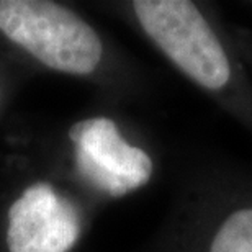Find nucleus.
I'll use <instances>...</instances> for the list:
<instances>
[{
	"mask_svg": "<svg viewBox=\"0 0 252 252\" xmlns=\"http://www.w3.org/2000/svg\"><path fill=\"white\" fill-rule=\"evenodd\" d=\"M10 252H67L80 234L75 206L51 185L34 184L8 211Z\"/></svg>",
	"mask_w": 252,
	"mask_h": 252,
	"instance_id": "20e7f679",
	"label": "nucleus"
},
{
	"mask_svg": "<svg viewBox=\"0 0 252 252\" xmlns=\"http://www.w3.org/2000/svg\"><path fill=\"white\" fill-rule=\"evenodd\" d=\"M133 10L149 38L191 80L210 90L228 84V56L193 2L136 0Z\"/></svg>",
	"mask_w": 252,
	"mask_h": 252,
	"instance_id": "f03ea898",
	"label": "nucleus"
},
{
	"mask_svg": "<svg viewBox=\"0 0 252 252\" xmlns=\"http://www.w3.org/2000/svg\"><path fill=\"white\" fill-rule=\"evenodd\" d=\"M0 30L54 70L90 74L102 59L97 33L72 10L54 2L0 0Z\"/></svg>",
	"mask_w": 252,
	"mask_h": 252,
	"instance_id": "f257e3e1",
	"label": "nucleus"
},
{
	"mask_svg": "<svg viewBox=\"0 0 252 252\" xmlns=\"http://www.w3.org/2000/svg\"><path fill=\"white\" fill-rule=\"evenodd\" d=\"M210 252H252V206L224 220L211 241Z\"/></svg>",
	"mask_w": 252,
	"mask_h": 252,
	"instance_id": "39448f33",
	"label": "nucleus"
},
{
	"mask_svg": "<svg viewBox=\"0 0 252 252\" xmlns=\"http://www.w3.org/2000/svg\"><path fill=\"white\" fill-rule=\"evenodd\" d=\"M75 146V167L95 189L123 196L144 185L153 174V160L143 149L129 146L108 118H90L69 129Z\"/></svg>",
	"mask_w": 252,
	"mask_h": 252,
	"instance_id": "7ed1b4c3",
	"label": "nucleus"
}]
</instances>
